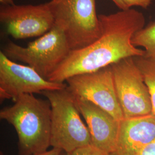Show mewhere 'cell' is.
Wrapping results in <instances>:
<instances>
[{"mask_svg": "<svg viewBox=\"0 0 155 155\" xmlns=\"http://www.w3.org/2000/svg\"><path fill=\"white\" fill-rule=\"evenodd\" d=\"M66 82L67 88L74 97L89 101L119 121L124 118L110 66L94 72L72 76Z\"/></svg>", "mask_w": 155, "mask_h": 155, "instance_id": "7", "label": "cell"}, {"mask_svg": "<svg viewBox=\"0 0 155 155\" xmlns=\"http://www.w3.org/2000/svg\"><path fill=\"white\" fill-rule=\"evenodd\" d=\"M55 25L66 36L71 50L91 44L101 33L95 0H51Z\"/></svg>", "mask_w": 155, "mask_h": 155, "instance_id": "4", "label": "cell"}, {"mask_svg": "<svg viewBox=\"0 0 155 155\" xmlns=\"http://www.w3.org/2000/svg\"><path fill=\"white\" fill-rule=\"evenodd\" d=\"M110 66L124 118L151 114L150 91L134 57L123 59Z\"/></svg>", "mask_w": 155, "mask_h": 155, "instance_id": "6", "label": "cell"}, {"mask_svg": "<svg viewBox=\"0 0 155 155\" xmlns=\"http://www.w3.org/2000/svg\"><path fill=\"white\" fill-rule=\"evenodd\" d=\"M137 155H155V140L147 145Z\"/></svg>", "mask_w": 155, "mask_h": 155, "instance_id": "16", "label": "cell"}, {"mask_svg": "<svg viewBox=\"0 0 155 155\" xmlns=\"http://www.w3.org/2000/svg\"><path fill=\"white\" fill-rule=\"evenodd\" d=\"M62 151L63 150L61 149L53 148V149H52L50 150H47L45 152L35 155H61ZM1 155H3V154H2V153H1Z\"/></svg>", "mask_w": 155, "mask_h": 155, "instance_id": "17", "label": "cell"}, {"mask_svg": "<svg viewBox=\"0 0 155 155\" xmlns=\"http://www.w3.org/2000/svg\"><path fill=\"white\" fill-rule=\"evenodd\" d=\"M71 51L64 32L56 25L26 47L9 41L2 49L8 58L26 63L47 80Z\"/></svg>", "mask_w": 155, "mask_h": 155, "instance_id": "5", "label": "cell"}, {"mask_svg": "<svg viewBox=\"0 0 155 155\" xmlns=\"http://www.w3.org/2000/svg\"><path fill=\"white\" fill-rule=\"evenodd\" d=\"M0 2L2 5H13L14 0H0Z\"/></svg>", "mask_w": 155, "mask_h": 155, "instance_id": "19", "label": "cell"}, {"mask_svg": "<svg viewBox=\"0 0 155 155\" xmlns=\"http://www.w3.org/2000/svg\"><path fill=\"white\" fill-rule=\"evenodd\" d=\"M0 118L15 127L19 155H37L51 146V106L47 99L22 94L13 105L1 110Z\"/></svg>", "mask_w": 155, "mask_h": 155, "instance_id": "2", "label": "cell"}, {"mask_svg": "<svg viewBox=\"0 0 155 155\" xmlns=\"http://www.w3.org/2000/svg\"><path fill=\"white\" fill-rule=\"evenodd\" d=\"M98 17L100 37L81 49L71 51L48 81L64 83L72 76L96 71L125 58L145 55L144 50L132 43L133 35L144 27L142 13L130 8Z\"/></svg>", "mask_w": 155, "mask_h": 155, "instance_id": "1", "label": "cell"}, {"mask_svg": "<svg viewBox=\"0 0 155 155\" xmlns=\"http://www.w3.org/2000/svg\"><path fill=\"white\" fill-rule=\"evenodd\" d=\"M0 21L15 39L41 36L54 27L48 2L39 5H1Z\"/></svg>", "mask_w": 155, "mask_h": 155, "instance_id": "8", "label": "cell"}, {"mask_svg": "<svg viewBox=\"0 0 155 155\" xmlns=\"http://www.w3.org/2000/svg\"><path fill=\"white\" fill-rule=\"evenodd\" d=\"M111 1L121 10H126V9H127V7L125 6V4L123 3V2H122L121 0H111Z\"/></svg>", "mask_w": 155, "mask_h": 155, "instance_id": "18", "label": "cell"}, {"mask_svg": "<svg viewBox=\"0 0 155 155\" xmlns=\"http://www.w3.org/2000/svg\"><path fill=\"white\" fill-rule=\"evenodd\" d=\"M51 106V146L70 152L91 144L88 127L81 117L74 95L67 87L41 93Z\"/></svg>", "mask_w": 155, "mask_h": 155, "instance_id": "3", "label": "cell"}, {"mask_svg": "<svg viewBox=\"0 0 155 155\" xmlns=\"http://www.w3.org/2000/svg\"><path fill=\"white\" fill-rule=\"evenodd\" d=\"M66 84L42 77L32 67L17 63L0 52V99L13 100L22 94H41L46 90L64 89Z\"/></svg>", "mask_w": 155, "mask_h": 155, "instance_id": "9", "label": "cell"}, {"mask_svg": "<svg viewBox=\"0 0 155 155\" xmlns=\"http://www.w3.org/2000/svg\"><path fill=\"white\" fill-rule=\"evenodd\" d=\"M155 140V116L124 118L120 121L113 155H137Z\"/></svg>", "mask_w": 155, "mask_h": 155, "instance_id": "11", "label": "cell"}, {"mask_svg": "<svg viewBox=\"0 0 155 155\" xmlns=\"http://www.w3.org/2000/svg\"><path fill=\"white\" fill-rule=\"evenodd\" d=\"M134 60L142 72L149 89L152 106V114L155 116V59L144 55L134 57Z\"/></svg>", "mask_w": 155, "mask_h": 155, "instance_id": "12", "label": "cell"}, {"mask_svg": "<svg viewBox=\"0 0 155 155\" xmlns=\"http://www.w3.org/2000/svg\"><path fill=\"white\" fill-rule=\"evenodd\" d=\"M74 97L78 109L87 124L91 145L113 154L116 148L120 121L89 101Z\"/></svg>", "mask_w": 155, "mask_h": 155, "instance_id": "10", "label": "cell"}, {"mask_svg": "<svg viewBox=\"0 0 155 155\" xmlns=\"http://www.w3.org/2000/svg\"><path fill=\"white\" fill-rule=\"evenodd\" d=\"M127 9L133 6H140L144 9L148 8L153 0H121Z\"/></svg>", "mask_w": 155, "mask_h": 155, "instance_id": "15", "label": "cell"}, {"mask_svg": "<svg viewBox=\"0 0 155 155\" xmlns=\"http://www.w3.org/2000/svg\"><path fill=\"white\" fill-rule=\"evenodd\" d=\"M61 155H113L99 149L93 145H89L74 150L70 152H61Z\"/></svg>", "mask_w": 155, "mask_h": 155, "instance_id": "14", "label": "cell"}, {"mask_svg": "<svg viewBox=\"0 0 155 155\" xmlns=\"http://www.w3.org/2000/svg\"><path fill=\"white\" fill-rule=\"evenodd\" d=\"M132 43L145 49V55L155 59V21L133 35Z\"/></svg>", "mask_w": 155, "mask_h": 155, "instance_id": "13", "label": "cell"}]
</instances>
